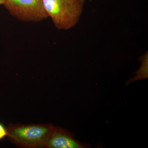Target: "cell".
<instances>
[{
	"label": "cell",
	"instance_id": "7",
	"mask_svg": "<svg viewBox=\"0 0 148 148\" xmlns=\"http://www.w3.org/2000/svg\"><path fill=\"white\" fill-rule=\"evenodd\" d=\"M4 3V0H0V5H3Z\"/></svg>",
	"mask_w": 148,
	"mask_h": 148
},
{
	"label": "cell",
	"instance_id": "3",
	"mask_svg": "<svg viewBox=\"0 0 148 148\" xmlns=\"http://www.w3.org/2000/svg\"><path fill=\"white\" fill-rule=\"evenodd\" d=\"M3 5L11 15L21 21L40 22L48 17L42 0H4Z\"/></svg>",
	"mask_w": 148,
	"mask_h": 148
},
{
	"label": "cell",
	"instance_id": "4",
	"mask_svg": "<svg viewBox=\"0 0 148 148\" xmlns=\"http://www.w3.org/2000/svg\"><path fill=\"white\" fill-rule=\"evenodd\" d=\"M45 147L50 148H86L89 144L81 143L74 138L71 132L60 127H54Z\"/></svg>",
	"mask_w": 148,
	"mask_h": 148
},
{
	"label": "cell",
	"instance_id": "5",
	"mask_svg": "<svg viewBox=\"0 0 148 148\" xmlns=\"http://www.w3.org/2000/svg\"><path fill=\"white\" fill-rule=\"evenodd\" d=\"M144 60L143 61V64L141 68L139 69V71L137 72L138 75L135 77L134 78H132L128 81L127 82V84L129 83L138 80L144 79L148 78V73L143 71V70L148 71V55H145Z\"/></svg>",
	"mask_w": 148,
	"mask_h": 148
},
{
	"label": "cell",
	"instance_id": "1",
	"mask_svg": "<svg viewBox=\"0 0 148 148\" xmlns=\"http://www.w3.org/2000/svg\"><path fill=\"white\" fill-rule=\"evenodd\" d=\"M46 12L59 30H68L78 22L85 0H42Z\"/></svg>",
	"mask_w": 148,
	"mask_h": 148
},
{
	"label": "cell",
	"instance_id": "2",
	"mask_svg": "<svg viewBox=\"0 0 148 148\" xmlns=\"http://www.w3.org/2000/svg\"><path fill=\"white\" fill-rule=\"evenodd\" d=\"M54 127L40 124L12 126L8 129V137L14 143L27 147H45Z\"/></svg>",
	"mask_w": 148,
	"mask_h": 148
},
{
	"label": "cell",
	"instance_id": "6",
	"mask_svg": "<svg viewBox=\"0 0 148 148\" xmlns=\"http://www.w3.org/2000/svg\"><path fill=\"white\" fill-rule=\"evenodd\" d=\"M8 129L6 128L4 125L0 122V141L8 136Z\"/></svg>",
	"mask_w": 148,
	"mask_h": 148
}]
</instances>
